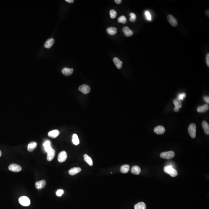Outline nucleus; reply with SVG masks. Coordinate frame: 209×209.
Wrapping results in <instances>:
<instances>
[{
	"mask_svg": "<svg viewBox=\"0 0 209 209\" xmlns=\"http://www.w3.org/2000/svg\"><path fill=\"white\" fill-rule=\"evenodd\" d=\"M164 171L172 177H175L178 175V172L175 169L170 165H167L164 167Z\"/></svg>",
	"mask_w": 209,
	"mask_h": 209,
	"instance_id": "1",
	"label": "nucleus"
},
{
	"mask_svg": "<svg viewBox=\"0 0 209 209\" xmlns=\"http://www.w3.org/2000/svg\"><path fill=\"white\" fill-rule=\"evenodd\" d=\"M160 157L162 158L170 160L174 158L175 156V153L173 151H169L163 152L160 154Z\"/></svg>",
	"mask_w": 209,
	"mask_h": 209,
	"instance_id": "2",
	"label": "nucleus"
},
{
	"mask_svg": "<svg viewBox=\"0 0 209 209\" xmlns=\"http://www.w3.org/2000/svg\"><path fill=\"white\" fill-rule=\"evenodd\" d=\"M196 125L195 124H191L189 126L188 131L189 134L191 138H195L196 136Z\"/></svg>",
	"mask_w": 209,
	"mask_h": 209,
	"instance_id": "3",
	"label": "nucleus"
},
{
	"mask_svg": "<svg viewBox=\"0 0 209 209\" xmlns=\"http://www.w3.org/2000/svg\"><path fill=\"white\" fill-rule=\"evenodd\" d=\"M19 202L23 206H28L30 205V199L26 196H22L20 197L19 199Z\"/></svg>",
	"mask_w": 209,
	"mask_h": 209,
	"instance_id": "4",
	"label": "nucleus"
},
{
	"mask_svg": "<svg viewBox=\"0 0 209 209\" xmlns=\"http://www.w3.org/2000/svg\"><path fill=\"white\" fill-rule=\"evenodd\" d=\"M9 169L11 171L18 172L22 170L21 167L16 164H11L9 167Z\"/></svg>",
	"mask_w": 209,
	"mask_h": 209,
	"instance_id": "5",
	"label": "nucleus"
},
{
	"mask_svg": "<svg viewBox=\"0 0 209 209\" xmlns=\"http://www.w3.org/2000/svg\"><path fill=\"white\" fill-rule=\"evenodd\" d=\"M67 155L65 151H62L58 155V161L60 163H63L67 160Z\"/></svg>",
	"mask_w": 209,
	"mask_h": 209,
	"instance_id": "6",
	"label": "nucleus"
},
{
	"mask_svg": "<svg viewBox=\"0 0 209 209\" xmlns=\"http://www.w3.org/2000/svg\"><path fill=\"white\" fill-rule=\"evenodd\" d=\"M79 90L83 93L87 94L90 92V88L86 84H83L79 87Z\"/></svg>",
	"mask_w": 209,
	"mask_h": 209,
	"instance_id": "7",
	"label": "nucleus"
},
{
	"mask_svg": "<svg viewBox=\"0 0 209 209\" xmlns=\"http://www.w3.org/2000/svg\"><path fill=\"white\" fill-rule=\"evenodd\" d=\"M167 20L170 24L173 27L177 26L178 22L175 17L171 15H169L167 17Z\"/></svg>",
	"mask_w": 209,
	"mask_h": 209,
	"instance_id": "8",
	"label": "nucleus"
},
{
	"mask_svg": "<svg viewBox=\"0 0 209 209\" xmlns=\"http://www.w3.org/2000/svg\"><path fill=\"white\" fill-rule=\"evenodd\" d=\"M173 104L175 106L174 108V111L175 112H179V109L182 107L181 102V100H179L178 98L175 99L173 101Z\"/></svg>",
	"mask_w": 209,
	"mask_h": 209,
	"instance_id": "9",
	"label": "nucleus"
},
{
	"mask_svg": "<svg viewBox=\"0 0 209 209\" xmlns=\"http://www.w3.org/2000/svg\"><path fill=\"white\" fill-rule=\"evenodd\" d=\"M46 184V181L45 180H42L36 182L35 184V186L36 189L39 190H41L45 187Z\"/></svg>",
	"mask_w": 209,
	"mask_h": 209,
	"instance_id": "10",
	"label": "nucleus"
},
{
	"mask_svg": "<svg viewBox=\"0 0 209 209\" xmlns=\"http://www.w3.org/2000/svg\"><path fill=\"white\" fill-rule=\"evenodd\" d=\"M55 151L52 148L50 150L47 152V160L48 161H51L53 160L54 157L55 156Z\"/></svg>",
	"mask_w": 209,
	"mask_h": 209,
	"instance_id": "11",
	"label": "nucleus"
},
{
	"mask_svg": "<svg viewBox=\"0 0 209 209\" xmlns=\"http://www.w3.org/2000/svg\"><path fill=\"white\" fill-rule=\"evenodd\" d=\"M165 128L162 126H159L156 127L154 129V132L158 135H161L165 132Z\"/></svg>",
	"mask_w": 209,
	"mask_h": 209,
	"instance_id": "12",
	"label": "nucleus"
},
{
	"mask_svg": "<svg viewBox=\"0 0 209 209\" xmlns=\"http://www.w3.org/2000/svg\"><path fill=\"white\" fill-rule=\"evenodd\" d=\"M122 31L126 37H131L133 35V31L127 26L124 27L123 28Z\"/></svg>",
	"mask_w": 209,
	"mask_h": 209,
	"instance_id": "13",
	"label": "nucleus"
},
{
	"mask_svg": "<svg viewBox=\"0 0 209 209\" xmlns=\"http://www.w3.org/2000/svg\"><path fill=\"white\" fill-rule=\"evenodd\" d=\"M81 169L80 167H74L69 170V174L71 175H74L81 172Z\"/></svg>",
	"mask_w": 209,
	"mask_h": 209,
	"instance_id": "14",
	"label": "nucleus"
},
{
	"mask_svg": "<svg viewBox=\"0 0 209 209\" xmlns=\"http://www.w3.org/2000/svg\"><path fill=\"white\" fill-rule=\"evenodd\" d=\"M54 39L53 38L49 39L44 44V47L47 49L51 48L54 43Z\"/></svg>",
	"mask_w": 209,
	"mask_h": 209,
	"instance_id": "15",
	"label": "nucleus"
},
{
	"mask_svg": "<svg viewBox=\"0 0 209 209\" xmlns=\"http://www.w3.org/2000/svg\"><path fill=\"white\" fill-rule=\"evenodd\" d=\"M59 131L58 130H54L50 131L48 133V135L50 138H55L59 134Z\"/></svg>",
	"mask_w": 209,
	"mask_h": 209,
	"instance_id": "16",
	"label": "nucleus"
},
{
	"mask_svg": "<svg viewBox=\"0 0 209 209\" xmlns=\"http://www.w3.org/2000/svg\"><path fill=\"white\" fill-rule=\"evenodd\" d=\"M113 62L115 64L117 68L118 69H120L122 68V65L123 64L122 62L117 57H115L113 59Z\"/></svg>",
	"mask_w": 209,
	"mask_h": 209,
	"instance_id": "17",
	"label": "nucleus"
},
{
	"mask_svg": "<svg viewBox=\"0 0 209 209\" xmlns=\"http://www.w3.org/2000/svg\"><path fill=\"white\" fill-rule=\"evenodd\" d=\"M62 73L64 75L68 76L71 75V74H72L73 72V69L72 68L70 69V68L65 67V68H63L62 69Z\"/></svg>",
	"mask_w": 209,
	"mask_h": 209,
	"instance_id": "18",
	"label": "nucleus"
},
{
	"mask_svg": "<svg viewBox=\"0 0 209 209\" xmlns=\"http://www.w3.org/2000/svg\"><path fill=\"white\" fill-rule=\"evenodd\" d=\"M208 110H209V106L207 104H205L202 106H199L197 108V112L200 113L205 112Z\"/></svg>",
	"mask_w": 209,
	"mask_h": 209,
	"instance_id": "19",
	"label": "nucleus"
},
{
	"mask_svg": "<svg viewBox=\"0 0 209 209\" xmlns=\"http://www.w3.org/2000/svg\"><path fill=\"white\" fill-rule=\"evenodd\" d=\"M141 171V169L138 166H134L131 169V172L135 175H139Z\"/></svg>",
	"mask_w": 209,
	"mask_h": 209,
	"instance_id": "20",
	"label": "nucleus"
},
{
	"mask_svg": "<svg viewBox=\"0 0 209 209\" xmlns=\"http://www.w3.org/2000/svg\"><path fill=\"white\" fill-rule=\"evenodd\" d=\"M202 127L203 128L205 133L207 135L209 134V126L208 123L205 121L202 122Z\"/></svg>",
	"mask_w": 209,
	"mask_h": 209,
	"instance_id": "21",
	"label": "nucleus"
},
{
	"mask_svg": "<svg viewBox=\"0 0 209 209\" xmlns=\"http://www.w3.org/2000/svg\"><path fill=\"white\" fill-rule=\"evenodd\" d=\"M37 146V143L35 142H31L29 144L28 150L29 151L31 152L35 149Z\"/></svg>",
	"mask_w": 209,
	"mask_h": 209,
	"instance_id": "22",
	"label": "nucleus"
},
{
	"mask_svg": "<svg viewBox=\"0 0 209 209\" xmlns=\"http://www.w3.org/2000/svg\"><path fill=\"white\" fill-rule=\"evenodd\" d=\"M84 160L90 166H93V162L90 157H89L87 154H84Z\"/></svg>",
	"mask_w": 209,
	"mask_h": 209,
	"instance_id": "23",
	"label": "nucleus"
},
{
	"mask_svg": "<svg viewBox=\"0 0 209 209\" xmlns=\"http://www.w3.org/2000/svg\"><path fill=\"white\" fill-rule=\"evenodd\" d=\"M134 209H146V204L143 202L138 203L134 206Z\"/></svg>",
	"mask_w": 209,
	"mask_h": 209,
	"instance_id": "24",
	"label": "nucleus"
},
{
	"mask_svg": "<svg viewBox=\"0 0 209 209\" xmlns=\"http://www.w3.org/2000/svg\"><path fill=\"white\" fill-rule=\"evenodd\" d=\"M106 31L109 35H114L117 33V29L114 27H109L107 29Z\"/></svg>",
	"mask_w": 209,
	"mask_h": 209,
	"instance_id": "25",
	"label": "nucleus"
},
{
	"mask_svg": "<svg viewBox=\"0 0 209 209\" xmlns=\"http://www.w3.org/2000/svg\"><path fill=\"white\" fill-rule=\"evenodd\" d=\"M130 169V167L128 165H124L122 166L120 168V171L123 173H126L128 172Z\"/></svg>",
	"mask_w": 209,
	"mask_h": 209,
	"instance_id": "26",
	"label": "nucleus"
},
{
	"mask_svg": "<svg viewBox=\"0 0 209 209\" xmlns=\"http://www.w3.org/2000/svg\"><path fill=\"white\" fill-rule=\"evenodd\" d=\"M43 146L45 148V150L47 153L50 150L52 149L51 146V143L49 141H47L44 143L43 144Z\"/></svg>",
	"mask_w": 209,
	"mask_h": 209,
	"instance_id": "27",
	"label": "nucleus"
},
{
	"mask_svg": "<svg viewBox=\"0 0 209 209\" xmlns=\"http://www.w3.org/2000/svg\"><path fill=\"white\" fill-rule=\"evenodd\" d=\"M73 143L74 145H78L79 144V138L76 134H74L73 136Z\"/></svg>",
	"mask_w": 209,
	"mask_h": 209,
	"instance_id": "28",
	"label": "nucleus"
},
{
	"mask_svg": "<svg viewBox=\"0 0 209 209\" xmlns=\"http://www.w3.org/2000/svg\"><path fill=\"white\" fill-rule=\"evenodd\" d=\"M118 21L119 23H122L123 24L126 23L127 22V19L125 16H122L118 19Z\"/></svg>",
	"mask_w": 209,
	"mask_h": 209,
	"instance_id": "29",
	"label": "nucleus"
},
{
	"mask_svg": "<svg viewBox=\"0 0 209 209\" xmlns=\"http://www.w3.org/2000/svg\"><path fill=\"white\" fill-rule=\"evenodd\" d=\"M110 17L112 19L115 18L117 15L116 11L114 10V9H112L110 11Z\"/></svg>",
	"mask_w": 209,
	"mask_h": 209,
	"instance_id": "30",
	"label": "nucleus"
},
{
	"mask_svg": "<svg viewBox=\"0 0 209 209\" xmlns=\"http://www.w3.org/2000/svg\"><path fill=\"white\" fill-rule=\"evenodd\" d=\"M129 15L130 16V21L132 22H135L136 21V14H134V13H130Z\"/></svg>",
	"mask_w": 209,
	"mask_h": 209,
	"instance_id": "31",
	"label": "nucleus"
},
{
	"mask_svg": "<svg viewBox=\"0 0 209 209\" xmlns=\"http://www.w3.org/2000/svg\"><path fill=\"white\" fill-rule=\"evenodd\" d=\"M186 96V94L185 93H180L177 96V98L180 100H183V99Z\"/></svg>",
	"mask_w": 209,
	"mask_h": 209,
	"instance_id": "32",
	"label": "nucleus"
},
{
	"mask_svg": "<svg viewBox=\"0 0 209 209\" xmlns=\"http://www.w3.org/2000/svg\"><path fill=\"white\" fill-rule=\"evenodd\" d=\"M64 193V191L63 189H59L56 192V195L57 196L60 197L63 195Z\"/></svg>",
	"mask_w": 209,
	"mask_h": 209,
	"instance_id": "33",
	"label": "nucleus"
},
{
	"mask_svg": "<svg viewBox=\"0 0 209 209\" xmlns=\"http://www.w3.org/2000/svg\"><path fill=\"white\" fill-rule=\"evenodd\" d=\"M145 16H146L147 19H148V20L151 21V15L149 11H146L145 12Z\"/></svg>",
	"mask_w": 209,
	"mask_h": 209,
	"instance_id": "34",
	"label": "nucleus"
},
{
	"mask_svg": "<svg viewBox=\"0 0 209 209\" xmlns=\"http://www.w3.org/2000/svg\"><path fill=\"white\" fill-rule=\"evenodd\" d=\"M206 64H207V65L208 66V67H209V53H208L207 54V55H206Z\"/></svg>",
	"mask_w": 209,
	"mask_h": 209,
	"instance_id": "35",
	"label": "nucleus"
},
{
	"mask_svg": "<svg viewBox=\"0 0 209 209\" xmlns=\"http://www.w3.org/2000/svg\"><path fill=\"white\" fill-rule=\"evenodd\" d=\"M204 100H205L206 102L209 104V96H205L204 97Z\"/></svg>",
	"mask_w": 209,
	"mask_h": 209,
	"instance_id": "36",
	"label": "nucleus"
},
{
	"mask_svg": "<svg viewBox=\"0 0 209 209\" xmlns=\"http://www.w3.org/2000/svg\"><path fill=\"white\" fill-rule=\"evenodd\" d=\"M115 2L117 4H120L122 3V0H115Z\"/></svg>",
	"mask_w": 209,
	"mask_h": 209,
	"instance_id": "37",
	"label": "nucleus"
},
{
	"mask_svg": "<svg viewBox=\"0 0 209 209\" xmlns=\"http://www.w3.org/2000/svg\"><path fill=\"white\" fill-rule=\"evenodd\" d=\"M65 1L69 3H73L74 2V0H65Z\"/></svg>",
	"mask_w": 209,
	"mask_h": 209,
	"instance_id": "38",
	"label": "nucleus"
},
{
	"mask_svg": "<svg viewBox=\"0 0 209 209\" xmlns=\"http://www.w3.org/2000/svg\"><path fill=\"white\" fill-rule=\"evenodd\" d=\"M209 9H208L207 10H206V11L205 12L206 15V16H207L208 17H209Z\"/></svg>",
	"mask_w": 209,
	"mask_h": 209,
	"instance_id": "39",
	"label": "nucleus"
},
{
	"mask_svg": "<svg viewBox=\"0 0 209 209\" xmlns=\"http://www.w3.org/2000/svg\"><path fill=\"white\" fill-rule=\"evenodd\" d=\"M1 156H2V152L0 150V157H1Z\"/></svg>",
	"mask_w": 209,
	"mask_h": 209,
	"instance_id": "40",
	"label": "nucleus"
}]
</instances>
